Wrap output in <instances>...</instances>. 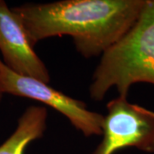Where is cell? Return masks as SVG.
<instances>
[{
    "label": "cell",
    "instance_id": "obj_1",
    "mask_svg": "<svg viewBox=\"0 0 154 154\" xmlns=\"http://www.w3.org/2000/svg\"><path fill=\"white\" fill-rule=\"evenodd\" d=\"M146 0H63L12 8L33 46L45 38L69 35L77 51L98 57L116 43L137 21Z\"/></svg>",
    "mask_w": 154,
    "mask_h": 154
},
{
    "label": "cell",
    "instance_id": "obj_2",
    "mask_svg": "<svg viewBox=\"0 0 154 154\" xmlns=\"http://www.w3.org/2000/svg\"><path fill=\"white\" fill-rule=\"evenodd\" d=\"M154 85V0L146 4L137 21L101 56L89 88L91 99L103 100L110 88L127 98L131 86Z\"/></svg>",
    "mask_w": 154,
    "mask_h": 154
},
{
    "label": "cell",
    "instance_id": "obj_3",
    "mask_svg": "<svg viewBox=\"0 0 154 154\" xmlns=\"http://www.w3.org/2000/svg\"><path fill=\"white\" fill-rule=\"evenodd\" d=\"M103 140L92 154H114L127 147L154 152V111L119 97L108 102Z\"/></svg>",
    "mask_w": 154,
    "mask_h": 154
},
{
    "label": "cell",
    "instance_id": "obj_4",
    "mask_svg": "<svg viewBox=\"0 0 154 154\" xmlns=\"http://www.w3.org/2000/svg\"><path fill=\"white\" fill-rule=\"evenodd\" d=\"M0 93L37 100L66 116L85 136L102 134L104 116L91 111L87 105L50 87L47 83L18 75L0 59Z\"/></svg>",
    "mask_w": 154,
    "mask_h": 154
},
{
    "label": "cell",
    "instance_id": "obj_5",
    "mask_svg": "<svg viewBox=\"0 0 154 154\" xmlns=\"http://www.w3.org/2000/svg\"><path fill=\"white\" fill-rule=\"evenodd\" d=\"M0 51L2 62L18 75L50 82L47 68L35 53L20 17L0 0Z\"/></svg>",
    "mask_w": 154,
    "mask_h": 154
},
{
    "label": "cell",
    "instance_id": "obj_6",
    "mask_svg": "<svg viewBox=\"0 0 154 154\" xmlns=\"http://www.w3.org/2000/svg\"><path fill=\"white\" fill-rule=\"evenodd\" d=\"M46 120L45 107L29 106L18 119L16 130L0 146V154H24L29 144L43 136Z\"/></svg>",
    "mask_w": 154,
    "mask_h": 154
},
{
    "label": "cell",
    "instance_id": "obj_7",
    "mask_svg": "<svg viewBox=\"0 0 154 154\" xmlns=\"http://www.w3.org/2000/svg\"><path fill=\"white\" fill-rule=\"evenodd\" d=\"M2 97H3V94L0 93V101H1V99H2Z\"/></svg>",
    "mask_w": 154,
    "mask_h": 154
}]
</instances>
